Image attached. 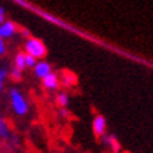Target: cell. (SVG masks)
Instances as JSON below:
<instances>
[{"instance_id":"obj_1","label":"cell","mask_w":153,"mask_h":153,"mask_svg":"<svg viewBox=\"0 0 153 153\" xmlns=\"http://www.w3.org/2000/svg\"><path fill=\"white\" fill-rule=\"evenodd\" d=\"M10 102L13 107V111L17 115H25L28 112V102L24 98V96L20 93L17 88H11L10 90Z\"/></svg>"},{"instance_id":"obj_2","label":"cell","mask_w":153,"mask_h":153,"mask_svg":"<svg viewBox=\"0 0 153 153\" xmlns=\"http://www.w3.org/2000/svg\"><path fill=\"white\" fill-rule=\"evenodd\" d=\"M25 52H27V55L38 59V58H44V56H45L47 48H45V45H44V42H42L41 39L30 38V39H27V42H25Z\"/></svg>"},{"instance_id":"obj_3","label":"cell","mask_w":153,"mask_h":153,"mask_svg":"<svg viewBox=\"0 0 153 153\" xmlns=\"http://www.w3.org/2000/svg\"><path fill=\"white\" fill-rule=\"evenodd\" d=\"M105 129H107V121L105 118L102 115H96L93 120V132L96 136H100L101 138L102 135L105 134Z\"/></svg>"},{"instance_id":"obj_4","label":"cell","mask_w":153,"mask_h":153,"mask_svg":"<svg viewBox=\"0 0 153 153\" xmlns=\"http://www.w3.org/2000/svg\"><path fill=\"white\" fill-rule=\"evenodd\" d=\"M34 72H35V76L39 77V79H44L47 74L51 73V65L48 63V62H37L35 66H34Z\"/></svg>"},{"instance_id":"obj_5","label":"cell","mask_w":153,"mask_h":153,"mask_svg":"<svg viewBox=\"0 0 153 153\" xmlns=\"http://www.w3.org/2000/svg\"><path fill=\"white\" fill-rule=\"evenodd\" d=\"M102 142H104V145H107L108 148L112 150V153H120L121 152V145L118 143V140H117V138L114 136V135H102Z\"/></svg>"},{"instance_id":"obj_6","label":"cell","mask_w":153,"mask_h":153,"mask_svg":"<svg viewBox=\"0 0 153 153\" xmlns=\"http://www.w3.org/2000/svg\"><path fill=\"white\" fill-rule=\"evenodd\" d=\"M42 86L48 90H56L58 86H59V79H58V76L55 73H49L47 74L44 79H42Z\"/></svg>"},{"instance_id":"obj_7","label":"cell","mask_w":153,"mask_h":153,"mask_svg":"<svg viewBox=\"0 0 153 153\" xmlns=\"http://www.w3.org/2000/svg\"><path fill=\"white\" fill-rule=\"evenodd\" d=\"M16 33V25L11 21H3L0 24V38H10Z\"/></svg>"},{"instance_id":"obj_8","label":"cell","mask_w":153,"mask_h":153,"mask_svg":"<svg viewBox=\"0 0 153 153\" xmlns=\"http://www.w3.org/2000/svg\"><path fill=\"white\" fill-rule=\"evenodd\" d=\"M11 138V134H10V128L7 125V122L4 121V118L0 115V139H10Z\"/></svg>"},{"instance_id":"obj_9","label":"cell","mask_w":153,"mask_h":153,"mask_svg":"<svg viewBox=\"0 0 153 153\" xmlns=\"http://www.w3.org/2000/svg\"><path fill=\"white\" fill-rule=\"evenodd\" d=\"M62 84L63 86H74L76 84V76H74L72 72H63L62 73Z\"/></svg>"},{"instance_id":"obj_10","label":"cell","mask_w":153,"mask_h":153,"mask_svg":"<svg viewBox=\"0 0 153 153\" xmlns=\"http://www.w3.org/2000/svg\"><path fill=\"white\" fill-rule=\"evenodd\" d=\"M14 66L19 68L20 70H23L27 68V66H25V53H17L16 59H14Z\"/></svg>"},{"instance_id":"obj_11","label":"cell","mask_w":153,"mask_h":153,"mask_svg":"<svg viewBox=\"0 0 153 153\" xmlns=\"http://www.w3.org/2000/svg\"><path fill=\"white\" fill-rule=\"evenodd\" d=\"M56 102H58V105H59L60 108H65V107L69 104V96L62 91V93H59L56 96Z\"/></svg>"},{"instance_id":"obj_12","label":"cell","mask_w":153,"mask_h":153,"mask_svg":"<svg viewBox=\"0 0 153 153\" xmlns=\"http://www.w3.org/2000/svg\"><path fill=\"white\" fill-rule=\"evenodd\" d=\"M21 76H23V70H20L19 68L14 66L13 69H11V77H13L14 80H20L21 79Z\"/></svg>"},{"instance_id":"obj_13","label":"cell","mask_w":153,"mask_h":153,"mask_svg":"<svg viewBox=\"0 0 153 153\" xmlns=\"http://www.w3.org/2000/svg\"><path fill=\"white\" fill-rule=\"evenodd\" d=\"M35 63H37V59L25 53V66H27V68H34Z\"/></svg>"},{"instance_id":"obj_14","label":"cell","mask_w":153,"mask_h":153,"mask_svg":"<svg viewBox=\"0 0 153 153\" xmlns=\"http://www.w3.org/2000/svg\"><path fill=\"white\" fill-rule=\"evenodd\" d=\"M6 74H7V72H6L4 69H0V91H1V88H3V79L6 77Z\"/></svg>"},{"instance_id":"obj_15","label":"cell","mask_w":153,"mask_h":153,"mask_svg":"<svg viewBox=\"0 0 153 153\" xmlns=\"http://www.w3.org/2000/svg\"><path fill=\"white\" fill-rule=\"evenodd\" d=\"M6 52V45H4V41L3 38H0V55H3Z\"/></svg>"},{"instance_id":"obj_16","label":"cell","mask_w":153,"mask_h":153,"mask_svg":"<svg viewBox=\"0 0 153 153\" xmlns=\"http://www.w3.org/2000/svg\"><path fill=\"white\" fill-rule=\"evenodd\" d=\"M4 21V9L0 6V23H3Z\"/></svg>"},{"instance_id":"obj_17","label":"cell","mask_w":153,"mask_h":153,"mask_svg":"<svg viewBox=\"0 0 153 153\" xmlns=\"http://www.w3.org/2000/svg\"><path fill=\"white\" fill-rule=\"evenodd\" d=\"M60 115H62V117H68V115H69V112H68V110H66V108H60Z\"/></svg>"},{"instance_id":"obj_18","label":"cell","mask_w":153,"mask_h":153,"mask_svg":"<svg viewBox=\"0 0 153 153\" xmlns=\"http://www.w3.org/2000/svg\"><path fill=\"white\" fill-rule=\"evenodd\" d=\"M23 34H24V35H25V37H27V35H28V34H30V33H28L27 30H23Z\"/></svg>"}]
</instances>
